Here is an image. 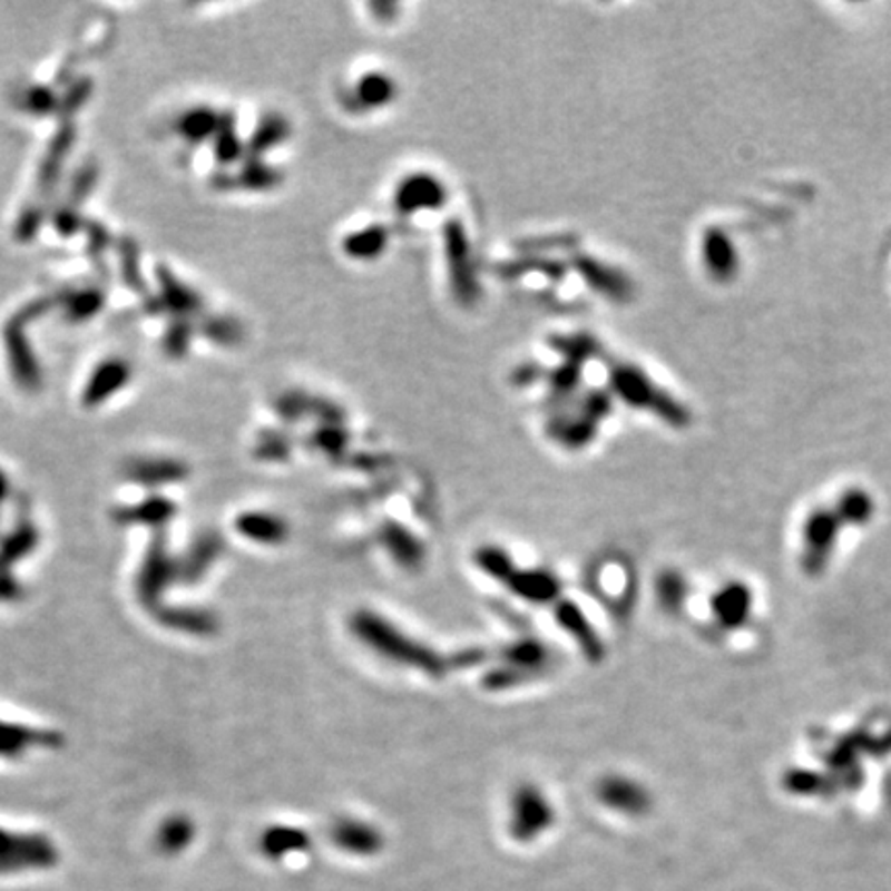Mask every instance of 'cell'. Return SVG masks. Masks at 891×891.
<instances>
[{"label":"cell","instance_id":"6da1fadb","mask_svg":"<svg viewBox=\"0 0 891 891\" xmlns=\"http://www.w3.org/2000/svg\"><path fill=\"white\" fill-rule=\"evenodd\" d=\"M349 627L363 646L394 665L415 668L433 677H442L450 667V658L440 655L432 646L415 640L384 615L372 609H358L353 613Z\"/></svg>","mask_w":891,"mask_h":891},{"label":"cell","instance_id":"7a4b0ae2","mask_svg":"<svg viewBox=\"0 0 891 891\" xmlns=\"http://www.w3.org/2000/svg\"><path fill=\"white\" fill-rule=\"evenodd\" d=\"M554 823V807L535 784H520L510 801V828L518 840H530Z\"/></svg>","mask_w":891,"mask_h":891},{"label":"cell","instance_id":"3957f363","mask_svg":"<svg viewBox=\"0 0 891 891\" xmlns=\"http://www.w3.org/2000/svg\"><path fill=\"white\" fill-rule=\"evenodd\" d=\"M840 535V520L834 510H815L803 529V568L809 574H820L834 554Z\"/></svg>","mask_w":891,"mask_h":891},{"label":"cell","instance_id":"277c9868","mask_svg":"<svg viewBox=\"0 0 891 891\" xmlns=\"http://www.w3.org/2000/svg\"><path fill=\"white\" fill-rule=\"evenodd\" d=\"M556 619L559 626L578 642L582 655L590 663H600L605 656V644L600 640L597 629L588 621L585 611L574 600L561 599L556 605Z\"/></svg>","mask_w":891,"mask_h":891},{"label":"cell","instance_id":"5b68a950","mask_svg":"<svg viewBox=\"0 0 891 891\" xmlns=\"http://www.w3.org/2000/svg\"><path fill=\"white\" fill-rule=\"evenodd\" d=\"M506 586L516 597L529 600L532 605H549L561 597V580L554 571L545 568L516 570Z\"/></svg>","mask_w":891,"mask_h":891},{"label":"cell","instance_id":"8992f818","mask_svg":"<svg viewBox=\"0 0 891 891\" xmlns=\"http://www.w3.org/2000/svg\"><path fill=\"white\" fill-rule=\"evenodd\" d=\"M597 793L607 807L629 815L644 813L650 805V796L646 793V789L624 776H607L600 780Z\"/></svg>","mask_w":891,"mask_h":891},{"label":"cell","instance_id":"52a82bcc","mask_svg":"<svg viewBox=\"0 0 891 891\" xmlns=\"http://www.w3.org/2000/svg\"><path fill=\"white\" fill-rule=\"evenodd\" d=\"M752 593L745 585L724 586L723 590L716 593V597L712 599V609L716 619L721 621V626L735 629V627L743 626L750 619L752 613Z\"/></svg>","mask_w":891,"mask_h":891},{"label":"cell","instance_id":"ba28073f","mask_svg":"<svg viewBox=\"0 0 891 891\" xmlns=\"http://www.w3.org/2000/svg\"><path fill=\"white\" fill-rule=\"evenodd\" d=\"M236 530L254 544L278 545L290 537L287 520L268 512H246L239 516Z\"/></svg>","mask_w":891,"mask_h":891},{"label":"cell","instance_id":"9c48e42d","mask_svg":"<svg viewBox=\"0 0 891 891\" xmlns=\"http://www.w3.org/2000/svg\"><path fill=\"white\" fill-rule=\"evenodd\" d=\"M382 544L392 559L407 570H418L425 559V549L421 541L401 525H386L382 530Z\"/></svg>","mask_w":891,"mask_h":891},{"label":"cell","instance_id":"30bf717a","mask_svg":"<svg viewBox=\"0 0 891 891\" xmlns=\"http://www.w3.org/2000/svg\"><path fill=\"white\" fill-rule=\"evenodd\" d=\"M501 660L508 667L520 668V670H527L532 675H539L549 665V648L545 646L544 642L532 640V638L518 640L515 644H508L503 648Z\"/></svg>","mask_w":891,"mask_h":891},{"label":"cell","instance_id":"8fae6325","mask_svg":"<svg viewBox=\"0 0 891 891\" xmlns=\"http://www.w3.org/2000/svg\"><path fill=\"white\" fill-rule=\"evenodd\" d=\"M334 842L351 852H374L380 846L382 838L370 823L343 820L334 825Z\"/></svg>","mask_w":891,"mask_h":891},{"label":"cell","instance_id":"7c38bea8","mask_svg":"<svg viewBox=\"0 0 891 891\" xmlns=\"http://www.w3.org/2000/svg\"><path fill=\"white\" fill-rule=\"evenodd\" d=\"M473 559L474 566H477L479 570L483 571V574H488L491 580H498V582H503V585H506V582L512 578V574L518 570L512 556H510L503 547H498V545H483V547H479V549L474 551Z\"/></svg>","mask_w":891,"mask_h":891},{"label":"cell","instance_id":"4fadbf2b","mask_svg":"<svg viewBox=\"0 0 891 891\" xmlns=\"http://www.w3.org/2000/svg\"><path fill=\"white\" fill-rule=\"evenodd\" d=\"M834 512L840 522L864 525L873 516V500L861 489H850L840 498Z\"/></svg>","mask_w":891,"mask_h":891},{"label":"cell","instance_id":"5bb4252c","mask_svg":"<svg viewBox=\"0 0 891 891\" xmlns=\"http://www.w3.org/2000/svg\"><path fill=\"white\" fill-rule=\"evenodd\" d=\"M656 597L665 611H675L687 599V586L677 571H665L656 580Z\"/></svg>","mask_w":891,"mask_h":891},{"label":"cell","instance_id":"9a60e30c","mask_svg":"<svg viewBox=\"0 0 891 891\" xmlns=\"http://www.w3.org/2000/svg\"><path fill=\"white\" fill-rule=\"evenodd\" d=\"M307 838L302 830L292 828H275L263 835V849L271 854H283L287 850L306 849Z\"/></svg>","mask_w":891,"mask_h":891},{"label":"cell","instance_id":"2e32d148","mask_svg":"<svg viewBox=\"0 0 891 891\" xmlns=\"http://www.w3.org/2000/svg\"><path fill=\"white\" fill-rule=\"evenodd\" d=\"M31 738H36L31 731L11 724H0V753H19L26 745H31L29 743Z\"/></svg>","mask_w":891,"mask_h":891}]
</instances>
